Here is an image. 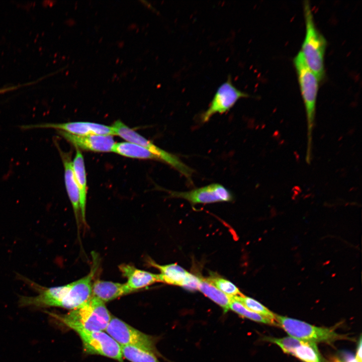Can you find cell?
I'll return each mask as SVG.
<instances>
[{
	"instance_id": "cell-20",
	"label": "cell",
	"mask_w": 362,
	"mask_h": 362,
	"mask_svg": "<svg viewBox=\"0 0 362 362\" xmlns=\"http://www.w3.org/2000/svg\"><path fill=\"white\" fill-rule=\"evenodd\" d=\"M198 290L220 306L225 313L229 309L231 297L222 292L206 279L201 278Z\"/></svg>"
},
{
	"instance_id": "cell-1",
	"label": "cell",
	"mask_w": 362,
	"mask_h": 362,
	"mask_svg": "<svg viewBox=\"0 0 362 362\" xmlns=\"http://www.w3.org/2000/svg\"><path fill=\"white\" fill-rule=\"evenodd\" d=\"M92 257L93 262L89 273L66 285L45 287L22 277L23 280L38 294L34 296H20L19 305L39 308L59 307L70 311L78 308L92 296L93 280L100 265L99 258L97 254H93Z\"/></svg>"
},
{
	"instance_id": "cell-22",
	"label": "cell",
	"mask_w": 362,
	"mask_h": 362,
	"mask_svg": "<svg viewBox=\"0 0 362 362\" xmlns=\"http://www.w3.org/2000/svg\"><path fill=\"white\" fill-rule=\"evenodd\" d=\"M231 297V301L230 303L229 309L238 315L255 322L266 324L278 325L276 321L266 318L250 311L241 302L233 299L232 297Z\"/></svg>"
},
{
	"instance_id": "cell-3",
	"label": "cell",
	"mask_w": 362,
	"mask_h": 362,
	"mask_svg": "<svg viewBox=\"0 0 362 362\" xmlns=\"http://www.w3.org/2000/svg\"><path fill=\"white\" fill-rule=\"evenodd\" d=\"M293 62L306 111L307 128L306 161L310 164L312 158L313 132L319 81L308 66L300 51L294 58Z\"/></svg>"
},
{
	"instance_id": "cell-4",
	"label": "cell",
	"mask_w": 362,
	"mask_h": 362,
	"mask_svg": "<svg viewBox=\"0 0 362 362\" xmlns=\"http://www.w3.org/2000/svg\"><path fill=\"white\" fill-rule=\"evenodd\" d=\"M303 10L306 33L300 51L308 66L320 81L325 73L324 56L327 42L315 25L309 1L304 2Z\"/></svg>"
},
{
	"instance_id": "cell-15",
	"label": "cell",
	"mask_w": 362,
	"mask_h": 362,
	"mask_svg": "<svg viewBox=\"0 0 362 362\" xmlns=\"http://www.w3.org/2000/svg\"><path fill=\"white\" fill-rule=\"evenodd\" d=\"M131 293L126 283L97 280L92 285V296L105 303Z\"/></svg>"
},
{
	"instance_id": "cell-2",
	"label": "cell",
	"mask_w": 362,
	"mask_h": 362,
	"mask_svg": "<svg viewBox=\"0 0 362 362\" xmlns=\"http://www.w3.org/2000/svg\"><path fill=\"white\" fill-rule=\"evenodd\" d=\"M47 313L73 330L105 331L112 317L105 303L93 296L65 314Z\"/></svg>"
},
{
	"instance_id": "cell-23",
	"label": "cell",
	"mask_w": 362,
	"mask_h": 362,
	"mask_svg": "<svg viewBox=\"0 0 362 362\" xmlns=\"http://www.w3.org/2000/svg\"><path fill=\"white\" fill-rule=\"evenodd\" d=\"M233 299L241 302L250 311L262 316L266 318L275 321V314L270 311L264 305L257 301L243 294L240 296L232 297Z\"/></svg>"
},
{
	"instance_id": "cell-7",
	"label": "cell",
	"mask_w": 362,
	"mask_h": 362,
	"mask_svg": "<svg viewBox=\"0 0 362 362\" xmlns=\"http://www.w3.org/2000/svg\"><path fill=\"white\" fill-rule=\"evenodd\" d=\"M73 330L79 335L85 353L100 355L123 362L121 345L106 332L81 329Z\"/></svg>"
},
{
	"instance_id": "cell-12",
	"label": "cell",
	"mask_w": 362,
	"mask_h": 362,
	"mask_svg": "<svg viewBox=\"0 0 362 362\" xmlns=\"http://www.w3.org/2000/svg\"><path fill=\"white\" fill-rule=\"evenodd\" d=\"M58 133L76 148L97 152H112L115 144L112 135L90 134L75 135L58 130Z\"/></svg>"
},
{
	"instance_id": "cell-16",
	"label": "cell",
	"mask_w": 362,
	"mask_h": 362,
	"mask_svg": "<svg viewBox=\"0 0 362 362\" xmlns=\"http://www.w3.org/2000/svg\"><path fill=\"white\" fill-rule=\"evenodd\" d=\"M76 149V154L72 162V166L79 191L81 220L85 224L87 194L86 172L83 155L79 149Z\"/></svg>"
},
{
	"instance_id": "cell-26",
	"label": "cell",
	"mask_w": 362,
	"mask_h": 362,
	"mask_svg": "<svg viewBox=\"0 0 362 362\" xmlns=\"http://www.w3.org/2000/svg\"><path fill=\"white\" fill-rule=\"evenodd\" d=\"M356 359L358 362H362V352H361V337L360 336L359 341L357 343L356 355H355Z\"/></svg>"
},
{
	"instance_id": "cell-14",
	"label": "cell",
	"mask_w": 362,
	"mask_h": 362,
	"mask_svg": "<svg viewBox=\"0 0 362 362\" xmlns=\"http://www.w3.org/2000/svg\"><path fill=\"white\" fill-rule=\"evenodd\" d=\"M118 267L122 276L127 279L125 283L132 292L159 282L158 274L139 269L132 264L122 263Z\"/></svg>"
},
{
	"instance_id": "cell-27",
	"label": "cell",
	"mask_w": 362,
	"mask_h": 362,
	"mask_svg": "<svg viewBox=\"0 0 362 362\" xmlns=\"http://www.w3.org/2000/svg\"><path fill=\"white\" fill-rule=\"evenodd\" d=\"M332 362H358L356 359L355 356L350 355L347 357L346 358L343 359H339V358H335L333 359Z\"/></svg>"
},
{
	"instance_id": "cell-18",
	"label": "cell",
	"mask_w": 362,
	"mask_h": 362,
	"mask_svg": "<svg viewBox=\"0 0 362 362\" xmlns=\"http://www.w3.org/2000/svg\"><path fill=\"white\" fill-rule=\"evenodd\" d=\"M112 152L129 158L159 160L146 148L130 142L115 143Z\"/></svg>"
},
{
	"instance_id": "cell-5",
	"label": "cell",
	"mask_w": 362,
	"mask_h": 362,
	"mask_svg": "<svg viewBox=\"0 0 362 362\" xmlns=\"http://www.w3.org/2000/svg\"><path fill=\"white\" fill-rule=\"evenodd\" d=\"M115 135L119 136L127 142L144 147L156 156L162 161L169 164L185 176L189 183L192 184L193 170L184 163L176 155L158 147L120 120L116 121L112 126Z\"/></svg>"
},
{
	"instance_id": "cell-24",
	"label": "cell",
	"mask_w": 362,
	"mask_h": 362,
	"mask_svg": "<svg viewBox=\"0 0 362 362\" xmlns=\"http://www.w3.org/2000/svg\"><path fill=\"white\" fill-rule=\"evenodd\" d=\"M206 280L222 292L230 297L242 295L235 285L224 278L213 275Z\"/></svg>"
},
{
	"instance_id": "cell-25",
	"label": "cell",
	"mask_w": 362,
	"mask_h": 362,
	"mask_svg": "<svg viewBox=\"0 0 362 362\" xmlns=\"http://www.w3.org/2000/svg\"><path fill=\"white\" fill-rule=\"evenodd\" d=\"M200 281L201 278L189 273L181 287L190 291L198 290Z\"/></svg>"
},
{
	"instance_id": "cell-11",
	"label": "cell",
	"mask_w": 362,
	"mask_h": 362,
	"mask_svg": "<svg viewBox=\"0 0 362 362\" xmlns=\"http://www.w3.org/2000/svg\"><path fill=\"white\" fill-rule=\"evenodd\" d=\"M21 128L24 129L52 128L78 136H86L90 134L115 135L112 126H109L89 122L78 121L63 123H43L24 125Z\"/></svg>"
},
{
	"instance_id": "cell-21",
	"label": "cell",
	"mask_w": 362,
	"mask_h": 362,
	"mask_svg": "<svg viewBox=\"0 0 362 362\" xmlns=\"http://www.w3.org/2000/svg\"><path fill=\"white\" fill-rule=\"evenodd\" d=\"M121 346L123 358L131 362H160L156 354L148 350L133 346Z\"/></svg>"
},
{
	"instance_id": "cell-19",
	"label": "cell",
	"mask_w": 362,
	"mask_h": 362,
	"mask_svg": "<svg viewBox=\"0 0 362 362\" xmlns=\"http://www.w3.org/2000/svg\"><path fill=\"white\" fill-rule=\"evenodd\" d=\"M293 355L303 362H325L316 343L300 340L291 350Z\"/></svg>"
},
{
	"instance_id": "cell-10",
	"label": "cell",
	"mask_w": 362,
	"mask_h": 362,
	"mask_svg": "<svg viewBox=\"0 0 362 362\" xmlns=\"http://www.w3.org/2000/svg\"><path fill=\"white\" fill-rule=\"evenodd\" d=\"M169 197L182 198L192 205L230 202L233 199L231 192L223 185L214 183L189 191H167Z\"/></svg>"
},
{
	"instance_id": "cell-28",
	"label": "cell",
	"mask_w": 362,
	"mask_h": 362,
	"mask_svg": "<svg viewBox=\"0 0 362 362\" xmlns=\"http://www.w3.org/2000/svg\"><path fill=\"white\" fill-rule=\"evenodd\" d=\"M19 86H11V87H9L1 88L0 89V94L15 89Z\"/></svg>"
},
{
	"instance_id": "cell-8",
	"label": "cell",
	"mask_w": 362,
	"mask_h": 362,
	"mask_svg": "<svg viewBox=\"0 0 362 362\" xmlns=\"http://www.w3.org/2000/svg\"><path fill=\"white\" fill-rule=\"evenodd\" d=\"M105 332L121 346L129 345L158 353L155 339L129 325L117 317L112 316Z\"/></svg>"
},
{
	"instance_id": "cell-6",
	"label": "cell",
	"mask_w": 362,
	"mask_h": 362,
	"mask_svg": "<svg viewBox=\"0 0 362 362\" xmlns=\"http://www.w3.org/2000/svg\"><path fill=\"white\" fill-rule=\"evenodd\" d=\"M275 320L292 337L307 342L330 343L346 339L330 328L317 327L304 321L275 314Z\"/></svg>"
},
{
	"instance_id": "cell-17",
	"label": "cell",
	"mask_w": 362,
	"mask_h": 362,
	"mask_svg": "<svg viewBox=\"0 0 362 362\" xmlns=\"http://www.w3.org/2000/svg\"><path fill=\"white\" fill-rule=\"evenodd\" d=\"M148 264L160 272L158 274L159 282L167 284L181 286L188 272L176 263L160 265L152 259L147 261Z\"/></svg>"
},
{
	"instance_id": "cell-9",
	"label": "cell",
	"mask_w": 362,
	"mask_h": 362,
	"mask_svg": "<svg viewBox=\"0 0 362 362\" xmlns=\"http://www.w3.org/2000/svg\"><path fill=\"white\" fill-rule=\"evenodd\" d=\"M249 96L236 87L232 83L230 76L217 88L209 107L202 114L203 123L208 122L216 114H223L228 111L241 98Z\"/></svg>"
},
{
	"instance_id": "cell-13",
	"label": "cell",
	"mask_w": 362,
	"mask_h": 362,
	"mask_svg": "<svg viewBox=\"0 0 362 362\" xmlns=\"http://www.w3.org/2000/svg\"><path fill=\"white\" fill-rule=\"evenodd\" d=\"M57 148L60 155L64 168V182L66 190L71 203L74 215L78 224L81 219L79 207V195L72 166V161L69 153L63 152L58 144Z\"/></svg>"
}]
</instances>
